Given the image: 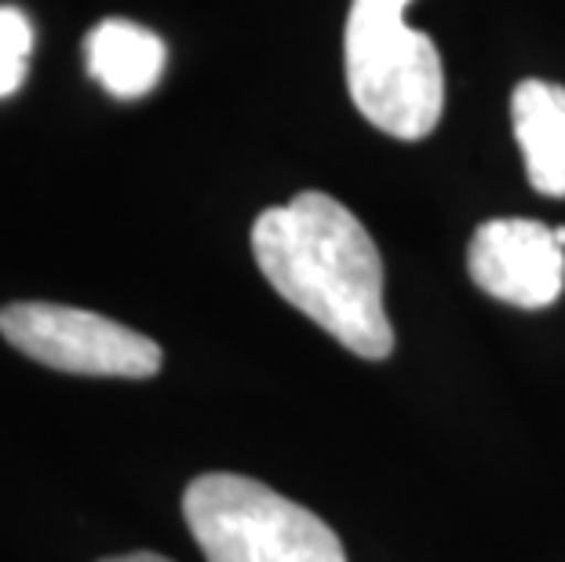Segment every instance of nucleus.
Here are the masks:
<instances>
[{
  "label": "nucleus",
  "instance_id": "nucleus-1",
  "mask_svg": "<svg viewBox=\"0 0 565 562\" xmlns=\"http://www.w3.org/2000/svg\"><path fill=\"white\" fill-rule=\"evenodd\" d=\"M252 256L274 293L340 340L347 351L380 362L394 351L383 307V259L362 220L321 190L259 212Z\"/></svg>",
  "mask_w": 565,
  "mask_h": 562
},
{
  "label": "nucleus",
  "instance_id": "nucleus-2",
  "mask_svg": "<svg viewBox=\"0 0 565 562\" xmlns=\"http://www.w3.org/2000/svg\"><path fill=\"white\" fill-rule=\"evenodd\" d=\"M405 8L408 0H351L343 66L347 88L365 121L413 142L438 125L445 74L427 33L408 30Z\"/></svg>",
  "mask_w": 565,
  "mask_h": 562
},
{
  "label": "nucleus",
  "instance_id": "nucleus-3",
  "mask_svg": "<svg viewBox=\"0 0 565 562\" xmlns=\"http://www.w3.org/2000/svg\"><path fill=\"white\" fill-rule=\"evenodd\" d=\"M183 516L209 562H347L329 522L248 475H198Z\"/></svg>",
  "mask_w": 565,
  "mask_h": 562
},
{
  "label": "nucleus",
  "instance_id": "nucleus-4",
  "mask_svg": "<svg viewBox=\"0 0 565 562\" xmlns=\"http://www.w3.org/2000/svg\"><path fill=\"white\" fill-rule=\"evenodd\" d=\"M0 337L58 373L125 380L161 373V347L150 337L81 307L8 304L0 307Z\"/></svg>",
  "mask_w": 565,
  "mask_h": 562
},
{
  "label": "nucleus",
  "instance_id": "nucleus-5",
  "mask_svg": "<svg viewBox=\"0 0 565 562\" xmlns=\"http://www.w3.org/2000/svg\"><path fill=\"white\" fill-rule=\"evenodd\" d=\"M471 282L511 307H551L565 289V245L540 220H489L467 248Z\"/></svg>",
  "mask_w": 565,
  "mask_h": 562
},
{
  "label": "nucleus",
  "instance_id": "nucleus-6",
  "mask_svg": "<svg viewBox=\"0 0 565 562\" xmlns=\"http://www.w3.org/2000/svg\"><path fill=\"white\" fill-rule=\"evenodd\" d=\"M511 121L533 190L565 198V88L522 81L511 95Z\"/></svg>",
  "mask_w": 565,
  "mask_h": 562
},
{
  "label": "nucleus",
  "instance_id": "nucleus-7",
  "mask_svg": "<svg viewBox=\"0 0 565 562\" xmlns=\"http://www.w3.org/2000/svg\"><path fill=\"white\" fill-rule=\"evenodd\" d=\"M164 41L128 19H103L84 41L88 74L114 99H139L158 88L164 74Z\"/></svg>",
  "mask_w": 565,
  "mask_h": 562
},
{
  "label": "nucleus",
  "instance_id": "nucleus-8",
  "mask_svg": "<svg viewBox=\"0 0 565 562\" xmlns=\"http://www.w3.org/2000/svg\"><path fill=\"white\" fill-rule=\"evenodd\" d=\"M33 26L19 8L0 4V99L15 95L30 74Z\"/></svg>",
  "mask_w": 565,
  "mask_h": 562
},
{
  "label": "nucleus",
  "instance_id": "nucleus-9",
  "mask_svg": "<svg viewBox=\"0 0 565 562\" xmlns=\"http://www.w3.org/2000/svg\"><path fill=\"white\" fill-rule=\"evenodd\" d=\"M103 562H172V559L153 555V552H131V555H114V559H103Z\"/></svg>",
  "mask_w": 565,
  "mask_h": 562
}]
</instances>
